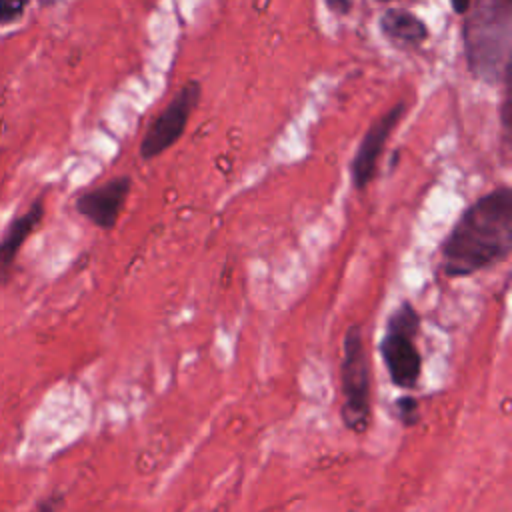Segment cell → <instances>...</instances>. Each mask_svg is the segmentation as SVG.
I'll return each instance as SVG.
<instances>
[{"label": "cell", "mask_w": 512, "mask_h": 512, "mask_svg": "<svg viewBox=\"0 0 512 512\" xmlns=\"http://www.w3.org/2000/svg\"><path fill=\"white\" fill-rule=\"evenodd\" d=\"M420 312L410 300H402L386 318L378 344L382 364L392 386L414 392L422 378V352L418 346Z\"/></svg>", "instance_id": "3"}, {"label": "cell", "mask_w": 512, "mask_h": 512, "mask_svg": "<svg viewBox=\"0 0 512 512\" xmlns=\"http://www.w3.org/2000/svg\"><path fill=\"white\" fill-rule=\"evenodd\" d=\"M130 190H132V178L122 174L112 180H106L100 186H94L82 192L74 200V208L82 218H86L96 228L112 230L118 224V218L126 206Z\"/></svg>", "instance_id": "7"}, {"label": "cell", "mask_w": 512, "mask_h": 512, "mask_svg": "<svg viewBox=\"0 0 512 512\" xmlns=\"http://www.w3.org/2000/svg\"><path fill=\"white\" fill-rule=\"evenodd\" d=\"M324 6L336 16H346L352 10V0H324Z\"/></svg>", "instance_id": "12"}, {"label": "cell", "mask_w": 512, "mask_h": 512, "mask_svg": "<svg viewBox=\"0 0 512 512\" xmlns=\"http://www.w3.org/2000/svg\"><path fill=\"white\" fill-rule=\"evenodd\" d=\"M44 218V198H36L22 214L14 216L0 236V286H6L12 276L14 262L22 244L40 226Z\"/></svg>", "instance_id": "8"}, {"label": "cell", "mask_w": 512, "mask_h": 512, "mask_svg": "<svg viewBox=\"0 0 512 512\" xmlns=\"http://www.w3.org/2000/svg\"><path fill=\"white\" fill-rule=\"evenodd\" d=\"M202 96V84L198 80H188L164 106V110L148 126L140 142V158L154 160L172 148L184 134L198 102Z\"/></svg>", "instance_id": "5"}, {"label": "cell", "mask_w": 512, "mask_h": 512, "mask_svg": "<svg viewBox=\"0 0 512 512\" xmlns=\"http://www.w3.org/2000/svg\"><path fill=\"white\" fill-rule=\"evenodd\" d=\"M28 0H0V26L14 24L24 16Z\"/></svg>", "instance_id": "11"}, {"label": "cell", "mask_w": 512, "mask_h": 512, "mask_svg": "<svg viewBox=\"0 0 512 512\" xmlns=\"http://www.w3.org/2000/svg\"><path fill=\"white\" fill-rule=\"evenodd\" d=\"M512 252V188L502 184L476 198L440 244L438 272L470 278L508 260Z\"/></svg>", "instance_id": "1"}, {"label": "cell", "mask_w": 512, "mask_h": 512, "mask_svg": "<svg viewBox=\"0 0 512 512\" xmlns=\"http://www.w3.org/2000/svg\"><path fill=\"white\" fill-rule=\"evenodd\" d=\"M376 2H394V0H376Z\"/></svg>", "instance_id": "15"}, {"label": "cell", "mask_w": 512, "mask_h": 512, "mask_svg": "<svg viewBox=\"0 0 512 512\" xmlns=\"http://www.w3.org/2000/svg\"><path fill=\"white\" fill-rule=\"evenodd\" d=\"M46 2H54V0H46Z\"/></svg>", "instance_id": "16"}, {"label": "cell", "mask_w": 512, "mask_h": 512, "mask_svg": "<svg viewBox=\"0 0 512 512\" xmlns=\"http://www.w3.org/2000/svg\"><path fill=\"white\" fill-rule=\"evenodd\" d=\"M378 28L394 44L412 46V48L420 46L430 36L426 22L414 12L404 8H390L382 12L378 20Z\"/></svg>", "instance_id": "9"}, {"label": "cell", "mask_w": 512, "mask_h": 512, "mask_svg": "<svg viewBox=\"0 0 512 512\" xmlns=\"http://www.w3.org/2000/svg\"><path fill=\"white\" fill-rule=\"evenodd\" d=\"M512 0H472L462 22V42L468 72L484 82H508Z\"/></svg>", "instance_id": "2"}, {"label": "cell", "mask_w": 512, "mask_h": 512, "mask_svg": "<svg viewBox=\"0 0 512 512\" xmlns=\"http://www.w3.org/2000/svg\"><path fill=\"white\" fill-rule=\"evenodd\" d=\"M58 502H60V498H58V496L44 498V500H40V502L34 506V510H32V512H56Z\"/></svg>", "instance_id": "13"}, {"label": "cell", "mask_w": 512, "mask_h": 512, "mask_svg": "<svg viewBox=\"0 0 512 512\" xmlns=\"http://www.w3.org/2000/svg\"><path fill=\"white\" fill-rule=\"evenodd\" d=\"M340 394L342 424L354 434H364L372 420V376L358 324L350 326L342 340Z\"/></svg>", "instance_id": "4"}, {"label": "cell", "mask_w": 512, "mask_h": 512, "mask_svg": "<svg viewBox=\"0 0 512 512\" xmlns=\"http://www.w3.org/2000/svg\"><path fill=\"white\" fill-rule=\"evenodd\" d=\"M404 110H406V104L396 102L362 136L358 150L350 162V176H352V184L356 190H364L374 180L380 156H382L386 142L392 136L394 128L402 120Z\"/></svg>", "instance_id": "6"}, {"label": "cell", "mask_w": 512, "mask_h": 512, "mask_svg": "<svg viewBox=\"0 0 512 512\" xmlns=\"http://www.w3.org/2000/svg\"><path fill=\"white\" fill-rule=\"evenodd\" d=\"M450 4H452V10H454L456 14L464 16V14L470 10V4H472V0H450Z\"/></svg>", "instance_id": "14"}, {"label": "cell", "mask_w": 512, "mask_h": 512, "mask_svg": "<svg viewBox=\"0 0 512 512\" xmlns=\"http://www.w3.org/2000/svg\"><path fill=\"white\" fill-rule=\"evenodd\" d=\"M394 414L396 420L404 426V428H412L420 422V404L416 400L414 394H402L394 400Z\"/></svg>", "instance_id": "10"}]
</instances>
